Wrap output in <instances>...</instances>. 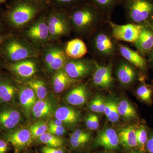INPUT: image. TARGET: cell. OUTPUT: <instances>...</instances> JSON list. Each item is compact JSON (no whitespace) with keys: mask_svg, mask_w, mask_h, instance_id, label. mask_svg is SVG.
<instances>
[{"mask_svg":"<svg viewBox=\"0 0 153 153\" xmlns=\"http://www.w3.org/2000/svg\"><path fill=\"white\" fill-rule=\"evenodd\" d=\"M109 22L102 25L87 38L88 49L92 58L98 62H113L120 57L118 48L120 41L113 36Z\"/></svg>","mask_w":153,"mask_h":153,"instance_id":"6da1fadb","label":"cell"},{"mask_svg":"<svg viewBox=\"0 0 153 153\" xmlns=\"http://www.w3.org/2000/svg\"><path fill=\"white\" fill-rule=\"evenodd\" d=\"M68 15L72 31L81 38H87L102 25L111 21L87 2L74 7Z\"/></svg>","mask_w":153,"mask_h":153,"instance_id":"7a4b0ae2","label":"cell"},{"mask_svg":"<svg viewBox=\"0 0 153 153\" xmlns=\"http://www.w3.org/2000/svg\"><path fill=\"white\" fill-rule=\"evenodd\" d=\"M0 55L8 63H15L38 57L36 47L26 41L9 35L0 46Z\"/></svg>","mask_w":153,"mask_h":153,"instance_id":"3957f363","label":"cell"},{"mask_svg":"<svg viewBox=\"0 0 153 153\" xmlns=\"http://www.w3.org/2000/svg\"><path fill=\"white\" fill-rule=\"evenodd\" d=\"M128 23L149 26L153 16V0H122Z\"/></svg>","mask_w":153,"mask_h":153,"instance_id":"277c9868","label":"cell"},{"mask_svg":"<svg viewBox=\"0 0 153 153\" xmlns=\"http://www.w3.org/2000/svg\"><path fill=\"white\" fill-rule=\"evenodd\" d=\"M38 11L36 6L30 3H19L7 12L6 21L11 27L20 29L29 24L36 17Z\"/></svg>","mask_w":153,"mask_h":153,"instance_id":"5b68a950","label":"cell"},{"mask_svg":"<svg viewBox=\"0 0 153 153\" xmlns=\"http://www.w3.org/2000/svg\"><path fill=\"white\" fill-rule=\"evenodd\" d=\"M68 59L64 47L61 45H49L43 52V62L46 70L49 72H56L63 69Z\"/></svg>","mask_w":153,"mask_h":153,"instance_id":"8992f818","label":"cell"},{"mask_svg":"<svg viewBox=\"0 0 153 153\" xmlns=\"http://www.w3.org/2000/svg\"><path fill=\"white\" fill-rule=\"evenodd\" d=\"M49 41H54L69 36L72 31L68 14L54 13L47 19Z\"/></svg>","mask_w":153,"mask_h":153,"instance_id":"52a82bcc","label":"cell"},{"mask_svg":"<svg viewBox=\"0 0 153 153\" xmlns=\"http://www.w3.org/2000/svg\"><path fill=\"white\" fill-rule=\"evenodd\" d=\"M95 60L83 57L68 59L63 69L69 77L77 80L92 75L95 68Z\"/></svg>","mask_w":153,"mask_h":153,"instance_id":"ba28073f","label":"cell"},{"mask_svg":"<svg viewBox=\"0 0 153 153\" xmlns=\"http://www.w3.org/2000/svg\"><path fill=\"white\" fill-rule=\"evenodd\" d=\"M22 120L19 110L12 103H0V132L7 133L16 129Z\"/></svg>","mask_w":153,"mask_h":153,"instance_id":"9c48e42d","label":"cell"},{"mask_svg":"<svg viewBox=\"0 0 153 153\" xmlns=\"http://www.w3.org/2000/svg\"><path fill=\"white\" fill-rule=\"evenodd\" d=\"M113 62H95V68L92 74V83L100 89H109L113 86L115 78L113 73Z\"/></svg>","mask_w":153,"mask_h":153,"instance_id":"30bf717a","label":"cell"},{"mask_svg":"<svg viewBox=\"0 0 153 153\" xmlns=\"http://www.w3.org/2000/svg\"><path fill=\"white\" fill-rule=\"evenodd\" d=\"M113 67L116 78L121 85L130 86L137 79V68L121 56L113 61Z\"/></svg>","mask_w":153,"mask_h":153,"instance_id":"8fae6325","label":"cell"},{"mask_svg":"<svg viewBox=\"0 0 153 153\" xmlns=\"http://www.w3.org/2000/svg\"><path fill=\"white\" fill-rule=\"evenodd\" d=\"M113 36L117 41H124L133 44L138 38L143 26L128 23L118 25L109 21Z\"/></svg>","mask_w":153,"mask_h":153,"instance_id":"7c38bea8","label":"cell"},{"mask_svg":"<svg viewBox=\"0 0 153 153\" xmlns=\"http://www.w3.org/2000/svg\"><path fill=\"white\" fill-rule=\"evenodd\" d=\"M25 35L34 44L43 45L49 41V32L47 19H38L26 31Z\"/></svg>","mask_w":153,"mask_h":153,"instance_id":"4fadbf2b","label":"cell"},{"mask_svg":"<svg viewBox=\"0 0 153 153\" xmlns=\"http://www.w3.org/2000/svg\"><path fill=\"white\" fill-rule=\"evenodd\" d=\"M33 58L15 63H8L5 67L12 74L21 79H30L36 74L37 65Z\"/></svg>","mask_w":153,"mask_h":153,"instance_id":"5bb4252c","label":"cell"},{"mask_svg":"<svg viewBox=\"0 0 153 153\" xmlns=\"http://www.w3.org/2000/svg\"><path fill=\"white\" fill-rule=\"evenodd\" d=\"M3 136L13 147L16 150L15 153H18L19 151L29 146L33 140L30 131L26 128L16 129L4 134Z\"/></svg>","mask_w":153,"mask_h":153,"instance_id":"9a60e30c","label":"cell"},{"mask_svg":"<svg viewBox=\"0 0 153 153\" xmlns=\"http://www.w3.org/2000/svg\"><path fill=\"white\" fill-rule=\"evenodd\" d=\"M119 52L120 56L133 65L140 71L146 72L147 70V60L141 55L137 51H135L128 47L119 42Z\"/></svg>","mask_w":153,"mask_h":153,"instance_id":"2e32d148","label":"cell"},{"mask_svg":"<svg viewBox=\"0 0 153 153\" xmlns=\"http://www.w3.org/2000/svg\"><path fill=\"white\" fill-rule=\"evenodd\" d=\"M137 51L144 57L148 56L153 49V29L150 26L143 27L137 41L134 43Z\"/></svg>","mask_w":153,"mask_h":153,"instance_id":"e0dca14e","label":"cell"},{"mask_svg":"<svg viewBox=\"0 0 153 153\" xmlns=\"http://www.w3.org/2000/svg\"><path fill=\"white\" fill-rule=\"evenodd\" d=\"M119 144L117 133L110 128L99 132L94 143V147H102L108 150L117 149Z\"/></svg>","mask_w":153,"mask_h":153,"instance_id":"ac0fdd59","label":"cell"},{"mask_svg":"<svg viewBox=\"0 0 153 153\" xmlns=\"http://www.w3.org/2000/svg\"><path fill=\"white\" fill-rule=\"evenodd\" d=\"M36 94L33 89L28 86L21 88L19 92V99L20 105L27 117H29L32 114L33 107L36 104Z\"/></svg>","mask_w":153,"mask_h":153,"instance_id":"d6986e66","label":"cell"},{"mask_svg":"<svg viewBox=\"0 0 153 153\" xmlns=\"http://www.w3.org/2000/svg\"><path fill=\"white\" fill-rule=\"evenodd\" d=\"M17 88L9 78L0 76V103H13L17 92Z\"/></svg>","mask_w":153,"mask_h":153,"instance_id":"ffe728a7","label":"cell"},{"mask_svg":"<svg viewBox=\"0 0 153 153\" xmlns=\"http://www.w3.org/2000/svg\"><path fill=\"white\" fill-rule=\"evenodd\" d=\"M65 53L68 59H79L84 57L88 52L85 43L79 38L68 41L65 47Z\"/></svg>","mask_w":153,"mask_h":153,"instance_id":"44dd1931","label":"cell"},{"mask_svg":"<svg viewBox=\"0 0 153 153\" xmlns=\"http://www.w3.org/2000/svg\"><path fill=\"white\" fill-rule=\"evenodd\" d=\"M88 91L85 84L74 86L67 94L66 100L68 104L78 106L84 104L87 100Z\"/></svg>","mask_w":153,"mask_h":153,"instance_id":"7402d4cb","label":"cell"},{"mask_svg":"<svg viewBox=\"0 0 153 153\" xmlns=\"http://www.w3.org/2000/svg\"><path fill=\"white\" fill-rule=\"evenodd\" d=\"M76 81L69 77L63 69L56 71L52 79L53 88L57 93L62 92L71 87V85L76 83Z\"/></svg>","mask_w":153,"mask_h":153,"instance_id":"603a6c76","label":"cell"},{"mask_svg":"<svg viewBox=\"0 0 153 153\" xmlns=\"http://www.w3.org/2000/svg\"><path fill=\"white\" fill-rule=\"evenodd\" d=\"M55 109V105L50 100L45 99L39 100L33 107L32 114L35 118H45L51 116Z\"/></svg>","mask_w":153,"mask_h":153,"instance_id":"cb8c5ba5","label":"cell"},{"mask_svg":"<svg viewBox=\"0 0 153 153\" xmlns=\"http://www.w3.org/2000/svg\"><path fill=\"white\" fill-rule=\"evenodd\" d=\"M120 144L127 149L137 147L136 129L129 126L120 130L118 134Z\"/></svg>","mask_w":153,"mask_h":153,"instance_id":"d4e9b609","label":"cell"},{"mask_svg":"<svg viewBox=\"0 0 153 153\" xmlns=\"http://www.w3.org/2000/svg\"><path fill=\"white\" fill-rule=\"evenodd\" d=\"M122 0H87L103 14L107 19L111 20V16L115 9L120 5Z\"/></svg>","mask_w":153,"mask_h":153,"instance_id":"484cf974","label":"cell"},{"mask_svg":"<svg viewBox=\"0 0 153 153\" xmlns=\"http://www.w3.org/2000/svg\"><path fill=\"white\" fill-rule=\"evenodd\" d=\"M55 113L56 119L68 125L75 124L79 119L78 113L68 107H60L55 111Z\"/></svg>","mask_w":153,"mask_h":153,"instance_id":"4316f807","label":"cell"},{"mask_svg":"<svg viewBox=\"0 0 153 153\" xmlns=\"http://www.w3.org/2000/svg\"><path fill=\"white\" fill-rule=\"evenodd\" d=\"M120 115L126 119L132 120L137 117V113L133 106L128 101L123 100L117 104Z\"/></svg>","mask_w":153,"mask_h":153,"instance_id":"83f0119b","label":"cell"},{"mask_svg":"<svg viewBox=\"0 0 153 153\" xmlns=\"http://www.w3.org/2000/svg\"><path fill=\"white\" fill-rule=\"evenodd\" d=\"M38 141L50 147L59 148L63 146L64 141L57 136L46 132L38 139Z\"/></svg>","mask_w":153,"mask_h":153,"instance_id":"f1b7e54d","label":"cell"},{"mask_svg":"<svg viewBox=\"0 0 153 153\" xmlns=\"http://www.w3.org/2000/svg\"><path fill=\"white\" fill-rule=\"evenodd\" d=\"M27 86L33 89L39 100H44L47 94V90L44 81L40 79H33L26 83Z\"/></svg>","mask_w":153,"mask_h":153,"instance_id":"f546056e","label":"cell"},{"mask_svg":"<svg viewBox=\"0 0 153 153\" xmlns=\"http://www.w3.org/2000/svg\"><path fill=\"white\" fill-rule=\"evenodd\" d=\"M142 82L137 88V95L143 101L148 103L152 102V95L153 88L151 85L146 83L144 80H142Z\"/></svg>","mask_w":153,"mask_h":153,"instance_id":"4dcf8cb0","label":"cell"},{"mask_svg":"<svg viewBox=\"0 0 153 153\" xmlns=\"http://www.w3.org/2000/svg\"><path fill=\"white\" fill-rule=\"evenodd\" d=\"M137 143L139 150L143 153L146 152V146L148 139L147 131L143 126H141L136 129Z\"/></svg>","mask_w":153,"mask_h":153,"instance_id":"1f68e13d","label":"cell"},{"mask_svg":"<svg viewBox=\"0 0 153 153\" xmlns=\"http://www.w3.org/2000/svg\"><path fill=\"white\" fill-rule=\"evenodd\" d=\"M49 127L44 121L40 120L33 124L29 128L33 140L38 139L41 135L47 132Z\"/></svg>","mask_w":153,"mask_h":153,"instance_id":"d6a6232c","label":"cell"},{"mask_svg":"<svg viewBox=\"0 0 153 153\" xmlns=\"http://www.w3.org/2000/svg\"><path fill=\"white\" fill-rule=\"evenodd\" d=\"M106 102L100 95L97 96L91 100L89 105V108L93 112L104 113Z\"/></svg>","mask_w":153,"mask_h":153,"instance_id":"836d02e7","label":"cell"},{"mask_svg":"<svg viewBox=\"0 0 153 153\" xmlns=\"http://www.w3.org/2000/svg\"><path fill=\"white\" fill-rule=\"evenodd\" d=\"M85 124L88 128L92 130L98 128L100 126L98 116L94 114H90L88 115L85 120Z\"/></svg>","mask_w":153,"mask_h":153,"instance_id":"e575fe53","label":"cell"},{"mask_svg":"<svg viewBox=\"0 0 153 153\" xmlns=\"http://www.w3.org/2000/svg\"><path fill=\"white\" fill-rule=\"evenodd\" d=\"M91 139V137L79 138H70V143L71 147L73 149L81 147L89 141Z\"/></svg>","mask_w":153,"mask_h":153,"instance_id":"d590c367","label":"cell"},{"mask_svg":"<svg viewBox=\"0 0 153 153\" xmlns=\"http://www.w3.org/2000/svg\"><path fill=\"white\" fill-rule=\"evenodd\" d=\"M120 116V115L119 113L118 110L117 104L115 102L113 101L110 112L108 116L107 117L111 122L114 123L119 120Z\"/></svg>","mask_w":153,"mask_h":153,"instance_id":"8d00e7d4","label":"cell"},{"mask_svg":"<svg viewBox=\"0 0 153 153\" xmlns=\"http://www.w3.org/2000/svg\"><path fill=\"white\" fill-rule=\"evenodd\" d=\"M48 127H49L48 132L57 136L63 135L66 132V130L63 126H48Z\"/></svg>","mask_w":153,"mask_h":153,"instance_id":"74e56055","label":"cell"},{"mask_svg":"<svg viewBox=\"0 0 153 153\" xmlns=\"http://www.w3.org/2000/svg\"><path fill=\"white\" fill-rule=\"evenodd\" d=\"M10 143L4 137L0 138V153H6L10 150Z\"/></svg>","mask_w":153,"mask_h":153,"instance_id":"f35d334b","label":"cell"},{"mask_svg":"<svg viewBox=\"0 0 153 153\" xmlns=\"http://www.w3.org/2000/svg\"><path fill=\"white\" fill-rule=\"evenodd\" d=\"M41 152L43 153H64V151L60 148L50 147H43L41 149Z\"/></svg>","mask_w":153,"mask_h":153,"instance_id":"ab89813d","label":"cell"},{"mask_svg":"<svg viewBox=\"0 0 153 153\" xmlns=\"http://www.w3.org/2000/svg\"><path fill=\"white\" fill-rule=\"evenodd\" d=\"M146 151L148 153H153V134L148 137L146 146Z\"/></svg>","mask_w":153,"mask_h":153,"instance_id":"60d3db41","label":"cell"},{"mask_svg":"<svg viewBox=\"0 0 153 153\" xmlns=\"http://www.w3.org/2000/svg\"><path fill=\"white\" fill-rule=\"evenodd\" d=\"M59 2L67 6H76L80 0H57Z\"/></svg>","mask_w":153,"mask_h":153,"instance_id":"b9f144b4","label":"cell"},{"mask_svg":"<svg viewBox=\"0 0 153 153\" xmlns=\"http://www.w3.org/2000/svg\"><path fill=\"white\" fill-rule=\"evenodd\" d=\"M113 101H108L106 102V105H105V108L104 112L106 116V117L108 116L112 108Z\"/></svg>","mask_w":153,"mask_h":153,"instance_id":"7bdbcfd3","label":"cell"},{"mask_svg":"<svg viewBox=\"0 0 153 153\" xmlns=\"http://www.w3.org/2000/svg\"><path fill=\"white\" fill-rule=\"evenodd\" d=\"M63 123L59 120L57 119L54 120H52L49 122V125L54 126H63Z\"/></svg>","mask_w":153,"mask_h":153,"instance_id":"ee69618b","label":"cell"},{"mask_svg":"<svg viewBox=\"0 0 153 153\" xmlns=\"http://www.w3.org/2000/svg\"><path fill=\"white\" fill-rule=\"evenodd\" d=\"M148 64L153 69V49L148 56Z\"/></svg>","mask_w":153,"mask_h":153,"instance_id":"f6af8a7d","label":"cell"},{"mask_svg":"<svg viewBox=\"0 0 153 153\" xmlns=\"http://www.w3.org/2000/svg\"><path fill=\"white\" fill-rule=\"evenodd\" d=\"M9 36V35H2L1 33H0V46L4 43V41H5L6 39Z\"/></svg>","mask_w":153,"mask_h":153,"instance_id":"bcb514c9","label":"cell"},{"mask_svg":"<svg viewBox=\"0 0 153 153\" xmlns=\"http://www.w3.org/2000/svg\"><path fill=\"white\" fill-rule=\"evenodd\" d=\"M149 26L151 27V28H152L153 29V16L151 19L150 22H149Z\"/></svg>","mask_w":153,"mask_h":153,"instance_id":"7dc6e473","label":"cell"},{"mask_svg":"<svg viewBox=\"0 0 153 153\" xmlns=\"http://www.w3.org/2000/svg\"><path fill=\"white\" fill-rule=\"evenodd\" d=\"M4 30V27H3V24L0 22V33H1Z\"/></svg>","mask_w":153,"mask_h":153,"instance_id":"c3c4849f","label":"cell"},{"mask_svg":"<svg viewBox=\"0 0 153 153\" xmlns=\"http://www.w3.org/2000/svg\"><path fill=\"white\" fill-rule=\"evenodd\" d=\"M7 0H0V7H1V5L2 4L4 3H5Z\"/></svg>","mask_w":153,"mask_h":153,"instance_id":"681fc988","label":"cell"},{"mask_svg":"<svg viewBox=\"0 0 153 153\" xmlns=\"http://www.w3.org/2000/svg\"><path fill=\"white\" fill-rule=\"evenodd\" d=\"M34 1H36L37 2L41 3L42 2L44 1L45 0H34Z\"/></svg>","mask_w":153,"mask_h":153,"instance_id":"f907efd6","label":"cell"},{"mask_svg":"<svg viewBox=\"0 0 153 153\" xmlns=\"http://www.w3.org/2000/svg\"><path fill=\"white\" fill-rule=\"evenodd\" d=\"M131 153H143L142 152H140V150H139V151H136V152H132Z\"/></svg>","mask_w":153,"mask_h":153,"instance_id":"816d5d0a","label":"cell"},{"mask_svg":"<svg viewBox=\"0 0 153 153\" xmlns=\"http://www.w3.org/2000/svg\"></svg>","mask_w":153,"mask_h":153,"instance_id":"f5cc1de1","label":"cell"}]
</instances>
